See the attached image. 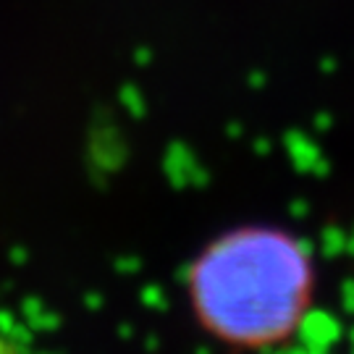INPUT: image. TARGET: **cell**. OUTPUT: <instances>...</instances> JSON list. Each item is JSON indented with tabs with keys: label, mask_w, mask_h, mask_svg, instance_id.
<instances>
[{
	"label": "cell",
	"mask_w": 354,
	"mask_h": 354,
	"mask_svg": "<svg viewBox=\"0 0 354 354\" xmlns=\"http://www.w3.org/2000/svg\"><path fill=\"white\" fill-rule=\"evenodd\" d=\"M192 302L205 328L239 346H266L297 328L313 268L297 241L273 228H239L192 268Z\"/></svg>",
	"instance_id": "6da1fadb"
}]
</instances>
